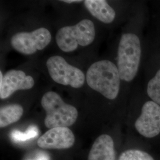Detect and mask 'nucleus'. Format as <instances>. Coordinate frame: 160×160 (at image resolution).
Listing matches in <instances>:
<instances>
[{
  "mask_svg": "<svg viewBox=\"0 0 160 160\" xmlns=\"http://www.w3.org/2000/svg\"><path fill=\"white\" fill-rule=\"evenodd\" d=\"M137 131L146 138L155 137L160 133V106L153 101L143 104L141 114L136 120Z\"/></svg>",
  "mask_w": 160,
  "mask_h": 160,
  "instance_id": "0eeeda50",
  "label": "nucleus"
},
{
  "mask_svg": "<svg viewBox=\"0 0 160 160\" xmlns=\"http://www.w3.org/2000/svg\"><path fill=\"white\" fill-rule=\"evenodd\" d=\"M62 2H66V3H74V2H81L82 1H78V0H63L62 1Z\"/></svg>",
  "mask_w": 160,
  "mask_h": 160,
  "instance_id": "f3484780",
  "label": "nucleus"
},
{
  "mask_svg": "<svg viewBox=\"0 0 160 160\" xmlns=\"http://www.w3.org/2000/svg\"><path fill=\"white\" fill-rule=\"evenodd\" d=\"M23 107L17 104L5 106L0 109V127L1 128L15 123L22 118Z\"/></svg>",
  "mask_w": 160,
  "mask_h": 160,
  "instance_id": "f8f14e48",
  "label": "nucleus"
},
{
  "mask_svg": "<svg viewBox=\"0 0 160 160\" xmlns=\"http://www.w3.org/2000/svg\"><path fill=\"white\" fill-rule=\"evenodd\" d=\"M147 93L153 102L160 105V69L154 77L149 81Z\"/></svg>",
  "mask_w": 160,
  "mask_h": 160,
  "instance_id": "ddd939ff",
  "label": "nucleus"
},
{
  "mask_svg": "<svg viewBox=\"0 0 160 160\" xmlns=\"http://www.w3.org/2000/svg\"><path fill=\"white\" fill-rule=\"evenodd\" d=\"M88 160H116L113 139L108 135L97 138L89 152Z\"/></svg>",
  "mask_w": 160,
  "mask_h": 160,
  "instance_id": "9d476101",
  "label": "nucleus"
},
{
  "mask_svg": "<svg viewBox=\"0 0 160 160\" xmlns=\"http://www.w3.org/2000/svg\"><path fill=\"white\" fill-rule=\"evenodd\" d=\"M120 80L118 67L109 60L92 63L86 75L87 82L90 87L110 100H114L118 96Z\"/></svg>",
  "mask_w": 160,
  "mask_h": 160,
  "instance_id": "f257e3e1",
  "label": "nucleus"
},
{
  "mask_svg": "<svg viewBox=\"0 0 160 160\" xmlns=\"http://www.w3.org/2000/svg\"><path fill=\"white\" fill-rule=\"evenodd\" d=\"M34 84L32 77L20 70L12 69L3 76L0 72V98H8L17 90L31 89Z\"/></svg>",
  "mask_w": 160,
  "mask_h": 160,
  "instance_id": "6e6552de",
  "label": "nucleus"
},
{
  "mask_svg": "<svg viewBox=\"0 0 160 160\" xmlns=\"http://www.w3.org/2000/svg\"><path fill=\"white\" fill-rule=\"evenodd\" d=\"M75 142L74 133L66 127L50 129L38 140L41 148L68 149L73 146Z\"/></svg>",
  "mask_w": 160,
  "mask_h": 160,
  "instance_id": "1a4fd4ad",
  "label": "nucleus"
},
{
  "mask_svg": "<svg viewBox=\"0 0 160 160\" xmlns=\"http://www.w3.org/2000/svg\"><path fill=\"white\" fill-rule=\"evenodd\" d=\"M119 160H154L148 153L138 149H129L123 152Z\"/></svg>",
  "mask_w": 160,
  "mask_h": 160,
  "instance_id": "2eb2a0df",
  "label": "nucleus"
},
{
  "mask_svg": "<svg viewBox=\"0 0 160 160\" xmlns=\"http://www.w3.org/2000/svg\"><path fill=\"white\" fill-rule=\"evenodd\" d=\"M141 56V47L136 34L126 33L120 39L118 51V68L120 79L131 81L137 74Z\"/></svg>",
  "mask_w": 160,
  "mask_h": 160,
  "instance_id": "7ed1b4c3",
  "label": "nucleus"
},
{
  "mask_svg": "<svg viewBox=\"0 0 160 160\" xmlns=\"http://www.w3.org/2000/svg\"><path fill=\"white\" fill-rule=\"evenodd\" d=\"M46 67L52 79L58 84L78 88L84 85L86 77L78 68L69 64L60 56H53L46 62Z\"/></svg>",
  "mask_w": 160,
  "mask_h": 160,
  "instance_id": "39448f33",
  "label": "nucleus"
},
{
  "mask_svg": "<svg viewBox=\"0 0 160 160\" xmlns=\"http://www.w3.org/2000/svg\"><path fill=\"white\" fill-rule=\"evenodd\" d=\"M41 104L46 112L45 125L52 129L72 125L78 118V111L74 106L65 103L55 92H46L42 98Z\"/></svg>",
  "mask_w": 160,
  "mask_h": 160,
  "instance_id": "f03ea898",
  "label": "nucleus"
},
{
  "mask_svg": "<svg viewBox=\"0 0 160 160\" xmlns=\"http://www.w3.org/2000/svg\"><path fill=\"white\" fill-rule=\"evenodd\" d=\"M96 35L94 23L84 19L74 26H65L56 34L58 47L65 52L74 51L78 46H87L94 40Z\"/></svg>",
  "mask_w": 160,
  "mask_h": 160,
  "instance_id": "20e7f679",
  "label": "nucleus"
},
{
  "mask_svg": "<svg viewBox=\"0 0 160 160\" xmlns=\"http://www.w3.org/2000/svg\"><path fill=\"white\" fill-rule=\"evenodd\" d=\"M38 129L36 126H29L25 132H22L17 130L13 131L11 133V138L14 142H21L38 137Z\"/></svg>",
  "mask_w": 160,
  "mask_h": 160,
  "instance_id": "4468645a",
  "label": "nucleus"
},
{
  "mask_svg": "<svg viewBox=\"0 0 160 160\" xmlns=\"http://www.w3.org/2000/svg\"><path fill=\"white\" fill-rule=\"evenodd\" d=\"M84 6L92 15L104 23H112L116 16L114 9L104 0H86Z\"/></svg>",
  "mask_w": 160,
  "mask_h": 160,
  "instance_id": "9b49d317",
  "label": "nucleus"
},
{
  "mask_svg": "<svg viewBox=\"0 0 160 160\" xmlns=\"http://www.w3.org/2000/svg\"><path fill=\"white\" fill-rule=\"evenodd\" d=\"M25 160H50V157L45 152L38 151L35 152L33 155Z\"/></svg>",
  "mask_w": 160,
  "mask_h": 160,
  "instance_id": "dca6fc26",
  "label": "nucleus"
},
{
  "mask_svg": "<svg viewBox=\"0 0 160 160\" xmlns=\"http://www.w3.org/2000/svg\"><path fill=\"white\" fill-rule=\"evenodd\" d=\"M51 34L48 29L40 28L31 32H18L11 39L12 46L24 55H32L45 48L51 41Z\"/></svg>",
  "mask_w": 160,
  "mask_h": 160,
  "instance_id": "423d86ee",
  "label": "nucleus"
}]
</instances>
